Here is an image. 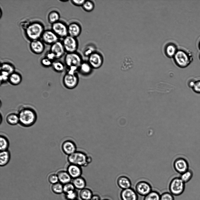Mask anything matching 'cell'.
Instances as JSON below:
<instances>
[{"mask_svg": "<svg viewBox=\"0 0 200 200\" xmlns=\"http://www.w3.org/2000/svg\"><path fill=\"white\" fill-rule=\"evenodd\" d=\"M18 113L19 123L23 127L31 126L35 124L37 120L36 112L33 108L29 106L22 107L20 109Z\"/></svg>", "mask_w": 200, "mask_h": 200, "instance_id": "1", "label": "cell"}, {"mask_svg": "<svg viewBox=\"0 0 200 200\" xmlns=\"http://www.w3.org/2000/svg\"><path fill=\"white\" fill-rule=\"evenodd\" d=\"M44 30L42 24L37 22L30 23L25 30L26 36L31 41L39 40Z\"/></svg>", "mask_w": 200, "mask_h": 200, "instance_id": "2", "label": "cell"}, {"mask_svg": "<svg viewBox=\"0 0 200 200\" xmlns=\"http://www.w3.org/2000/svg\"><path fill=\"white\" fill-rule=\"evenodd\" d=\"M67 160L69 164H73L81 167H86L92 161V158L85 153L77 151L68 156Z\"/></svg>", "mask_w": 200, "mask_h": 200, "instance_id": "3", "label": "cell"}, {"mask_svg": "<svg viewBox=\"0 0 200 200\" xmlns=\"http://www.w3.org/2000/svg\"><path fill=\"white\" fill-rule=\"evenodd\" d=\"M64 61L67 70L76 72L78 71L83 61L81 56L76 52L67 53L65 56Z\"/></svg>", "mask_w": 200, "mask_h": 200, "instance_id": "4", "label": "cell"}, {"mask_svg": "<svg viewBox=\"0 0 200 200\" xmlns=\"http://www.w3.org/2000/svg\"><path fill=\"white\" fill-rule=\"evenodd\" d=\"M173 57L175 64L180 68L186 67L192 61L190 54L182 49L177 50Z\"/></svg>", "mask_w": 200, "mask_h": 200, "instance_id": "5", "label": "cell"}, {"mask_svg": "<svg viewBox=\"0 0 200 200\" xmlns=\"http://www.w3.org/2000/svg\"><path fill=\"white\" fill-rule=\"evenodd\" d=\"M64 87L69 89L75 88L78 85L79 78L77 72L67 70L62 80Z\"/></svg>", "mask_w": 200, "mask_h": 200, "instance_id": "6", "label": "cell"}, {"mask_svg": "<svg viewBox=\"0 0 200 200\" xmlns=\"http://www.w3.org/2000/svg\"><path fill=\"white\" fill-rule=\"evenodd\" d=\"M185 184L180 177L173 178L171 180L169 185L170 192L175 196L182 194L185 190Z\"/></svg>", "mask_w": 200, "mask_h": 200, "instance_id": "7", "label": "cell"}, {"mask_svg": "<svg viewBox=\"0 0 200 200\" xmlns=\"http://www.w3.org/2000/svg\"><path fill=\"white\" fill-rule=\"evenodd\" d=\"M62 43L67 53L76 52L78 42L76 38L68 35L63 38Z\"/></svg>", "mask_w": 200, "mask_h": 200, "instance_id": "8", "label": "cell"}, {"mask_svg": "<svg viewBox=\"0 0 200 200\" xmlns=\"http://www.w3.org/2000/svg\"><path fill=\"white\" fill-rule=\"evenodd\" d=\"M51 30L59 38H64L68 35V26L60 21L52 24Z\"/></svg>", "mask_w": 200, "mask_h": 200, "instance_id": "9", "label": "cell"}, {"mask_svg": "<svg viewBox=\"0 0 200 200\" xmlns=\"http://www.w3.org/2000/svg\"><path fill=\"white\" fill-rule=\"evenodd\" d=\"M135 189L139 195L145 196L153 190V188L151 185L148 182L141 180L136 183Z\"/></svg>", "mask_w": 200, "mask_h": 200, "instance_id": "10", "label": "cell"}, {"mask_svg": "<svg viewBox=\"0 0 200 200\" xmlns=\"http://www.w3.org/2000/svg\"><path fill=\"white\" fill-rule=\"evenodd\" d=\"M88 62L93 69H98L102 65L103 58L100 53L94 52L88 56Z\"/></svg>", "mask_w": 200, "mask_h": 200, "instance_id": "11", "label": "cell"}, {"mask_svg": "<svg viewBox=\"0 0 200 200\" xmlns=\"http://www.w3.org/2000/svg\"><path fill=\"white\" fill-rule=\"evenodd\" d=\"M173 167L175 171L180 174L189 170V165L187 161L182 157L178 158L174 160Z\"/></svg>", "mask_w": 200, "mask_h": 200, "instance_id": "12", "label": "cell"}, {"mask_svg": "<svg viewBox=\"0 0 200 200\" xmlns=\"http://www.w3.org/2000/svg\"><path fill=\"white\" fill-rule=\"evenodd\" d=\"M41 38L43 43L52 45L59 40V37L51 30H45Z\"/></svg>", "mask_w": 200, "mask_h": 200, "instance_id": "13", "label": "cell"}, {"mask_svg": "<svg viewBox=\"0 0 200 200\" xmlns=\"http://www.w3.org/2000/svg\"><path fill=\"white\" fill-rule=\"evenodd\" d=\"M120 196L122 200H138V194L132 187L122 189Z\"/></svg>", "mask_w": 200, "mask_h": 200, "instance_id": "14", "label": "cell"}, {"mask_svg": "<svg viewBox=\"0 0 200 200\" xmlns=\"http://www.w3.org/2000/svg\"><path fill=\"white\" fill-rule=\"evenodd\" d=\"M50 51L55 55L56 59L61 57L66 52L62 42L59 41L51 45Z\"/></svg>", "mask_w": 200, "mask_h": 200, "instance_id": "15", "label": "cell"}, {"mask_svg": "<svg viewBox=\"0 0 200 200\" xmlns=\"http://www.w3.org/2000/svg\"><path fill=\"white\" fill-rule=\"evenodd\" d=\"M61 149L63 152L68 156L77 151L76 145L73 141L67 140L64 141L61 145Z\"/></svg>", "mask_w": 200, "mask_h": 200, "instance_id": "16", "label": "cell"}, {"mask_svg": "<svg viewBox=\"0 0 200 200\" xmlns=\"http://www.w3.org/2000/svg\"><path fill=\"white\" fill-rule=\"evenodd\" d=\"M30 47L31 51L36 54H40L44 50L45 46L43 42L37 40L31 41Z\"/></svg>", "mask_w": 200, "mask_h": 200, "instance_id": "17", "label": "cell"}, {"mask_svg": "<svg viewBox=\"0 0 200 200\" xmlns=\"http://www.w3.org/2000/svg\"><path fill=\"white\" fill-rule=\"evenodd\" d=\"M116 182L118 187L122 189L131 188L132 185L131 179L124 175H121L118 177Z\"/></svg>", "mask_w": 200, "mask_h": 200, "instance_id": "18", "label": "cell"}, {"mask_svg": "<svg viewBox=\"0 0 200 200\" xmlns=\"http://www.w3.org/2000/svg\"><path fill=\"white\" fill-rule=\"evenodd\" d=\"M66 171L72 179L81 176L82 174V167L73 164H69Z\"/></svg>", "mask_w": 200, "mask_h": 200, "instance_id": "19", "label": "cell"}, {"mask_svg": "<svg viewBox=\"0 0 200 200\" xmlns=\"http://www.w3.org/2000/svg\"><path fill=\"white\" fill-rule=\"evenodd\" d=\"M68 35L76 38L81 34V28L78 23L73 22L70 23L68 25Z\"/></svg>", "mask_w": 200, "mask_h": 200, "instance_id": "20", "label": "cell"}, {"mask_svg": "<svg viewBox=\"0 0 200 200\" xmlns=\"http://www.w3.org/2000/svg\"><path fill=\"white\" fill-rule=\"evenodd\" d=\"M93 68L87 61H83L78 70V72L81 75L87 76L92 72Z\"/></svg>", "mask_w": 200, "mask_h": 200, "instance_id": "21", "label": "cell"}, {"mask_svg": "<svg viewBox=\"0 0 200 200\" xmlns=\"http://www.w3.org/2000/svg\"><path fill=\"white\" fill-rule=\"evenodd\" d=\"M59 181L64 184L71 182L72 179L67 171L64 170L59 171L57 174Z\"/></svg>", "mask_w": 200, "mask_h": 200, "instance_id": "22", "label": "cell"}, {"mask_svg": "<svg viewBox=\"0 0 200 200\" xmlns=\"http://www.w3.org/2000/svg\"><path fill=\"white\" fill-rule=\"evenodd\" d=\"M22 80L21 74L15 71L9 76L8 82L11 85L16 86L20 84Z\"/></svg>", "mask_w": 200, "mask_h": 200, "instance_id": "23", "label": "cell"}, {"mask_svg": "<svg viewBox=\"0 0 200 200\" xmlns=\"http://www.w3.org/2000/svg\"><path fill=\"white\" fill-rule=\"evenodd\" d=\"M6 120L9 124L14 125L19 123V117L18 113L11 112L6 115Z\"/></svg>", "mask_w": 200, "mask_h": 200, "instance_id": "24", "label": "cell"}, {"mask_svg": "<svg viewBox=\"0 0 200 200\" xmlns=\"http://www.w3.org/2000/svg\"><path fill=\"white\" fill-rule=\"evenodd\" d=\"M71 182L76 189L80 190L85 188L86 185L85 179L81 176L72 179Z\"/></svg>", "mask_w": 200, "mask_h": 200, "instance_id": "25", "label": "cell"}, {"mask_svg": "<svg viewBox=\"0 0 200 200\" xmlns=\"http://www.w3.org/2000/svg\"><path fill=\"white\" fill-rule=\"evenodd\" d=\"M10 153L8 150L1 151L0 153V165L3 166L7 165L10 158Z\"/></svg>", "mask_w": 200, "mask_h": 200, "instance_id": "26", "label": "cell"}, {"mask_svg": "<svg viewBox=\"0 0 200 200\" xmlns=\"http://www.w3.org/2000/svg\"><path fill=\"white\" fill-rule=\"evenodd\" d=\"M93 195L92 190L86 187L81 190L79 193V197L82 200H90Z\"/></svg>", "mask_w": 200, "mask_h": 200, "instance_id": "27", "label": "cell"}, {"mask_svg": "<svg viewBox=\"0 0 200 200\" xmlns=\"http://www.w3.org/2000/svg\"><path fill=\"white\" fill-rule=\"evenodd\" d=\"M176 46L172 43L167 45L165 48V52L166 56L169 57H174L177 51Z\"/></svg>", "mask_w": 200, "mask_h": 200, "instance_id": "28", "label": "cell"}, {"mask_svg": "<svg viewBox=\"0 0 200 200\" xmlns=\"http://www.w3.org/2000/svg\"><path fill=\"white\" fill-rule=\"evenodd\" d=\"M1 70L7 72L10 74L15 71V67L11 64L4 62L1 63L0 66Z\"/></svg>", "mask_w": 200, "mask_h": 200, "instance_id": "29", "label": "cell"}, {"mask_svg": "<svg viewBox=\"0 0 200 200\" xmlns=\"http://www.w3.org/2000/svg\"><path fill=\"white\" fill-rule=\"evenodd\" d=\"M60 15L55 11H51L48 14V19L49 22L52 24L59 21Z\"/></svg>", "mask_w": 200, "mask_h": 200, "instance_id": "30", "label": "cell"}, {"mask_svg": "<svg viewBox=\"0 0 200 200\" xmlns=\"http://www.w3.org/2000/svg\"><path fill=\"white\" fill-rule=\"evenodd\" d=\"M52 66L55 71L59 73L63 71L65 68V65L59 61H53Z\"/></svg>", "mask_w": 200, "mask_h": 200, "instance_id": "31", "label": "cell"}, {"mask_svg": "<svg viewBox=\"0 0 200 200\" xmlns=\"http://www.w3.org/2000/svg\"><path fill=\"white\" fill-rule=\"evenodd\" d=\"M160 195L158 192L152 190L144 196V200H160Z\"/></svg>", "mask_w": 200, "mask_h": 200, "instance_id": "32", "label": "cell"}, {"mask_svg": "<svg viewBox=\"0 0 200 200\" xmlns=\"http://www.w3.org/2000/svg\"><path fill=\"white\" fill-rule=\"evenodd\" d=\"M180 175V178L186 184L189 182L192 179L193 176V173L192 171L189 170Z\"/></svg>", "mask_w": 200, "mask_h": 200, "instance_id": "33", "label": "cell"}, {"mask_svg": "<svg viewBox=\"0 0 200 200\" xmlns=\"http://www.w3.org/2000/svg\"><path fill=\"white\" fill-rule=\"evenodd\" d=\"M9 146V142L8 139L3 135L0 137V149L1 151L8 150Z\"/></svg>", "mask_w": 200, "mask_h": 200, "instance_id": "34", "label": "cell"}, {"mask_svg": "<svg viewBox=\"0 0 200 200\" xmlns=\"http://www.w3.org/2000/svg\"><path fill=\"white\" fill-rule=\"evenodd\" d=\"M94 6V3L90 0H86L82 6L83 9L87 12H90L93 11Z\"/></svg>", "mask_w": 200, "mask_h": 200, "instance_id": "35", "label": "cell"}, {"mask_svg": "<svg viewBox=\"0 0 200 200\" xmlns=\"http://www.w3.org/2000/svg\"><path fill=\"white\" fill-rule=\"evenodd\" d=\"M52 189L55 193L61 194L63 192V186L61 183L57 182L52 185Z\"/></svg>", "mask_w": 200, "mask_h": 200, "instance_id": "36", "label": "cell"}, {"mask_svg": "<svg viewBox=\"0 0 200 200\" xmlns=\"http://www.w3.org/2000/svg\"><path fill=\"white\" fill-rule=\"evenodd\" d=\"M76 189L71 182H70L63 185V192L66 194L74 191Z\"/></svg>", "mask_w": 200, "mask_h": 200, "instance_id": "37", "label": "cell"}, {"mask_svg": "<svg viewBox=\"0 0 200 200\" xmlns=\"http://www.w3.org/2000/svg\"><path fill=\"white\" fill-rule=\"evenodd\" d=\"M65 195L67 200L77 199L78 196V192L76 190L71 192Z\"/></svg>", "mask_w": 200, "mask_h": 200, "instance_id": "38", "label": "cell"}, {"mask_svg": "<svg viewBox=\"0 0 200 200\" xmlns=\"http://www.w3.org/2000/svg\"><path fill=\"white\" fill-rule=\"evenodd\" d=\"M133 61L131 58L129 57H127L124 60V65L125 69L131 68L133 65Z\"/></svg>", "mask_w": 200, "mask_h": 200, "instance_id": "39", "label": "cell"}, {"mask_svg": "<svg viewBox=\"0 0 200 200\" xmlns=\"http://www.w3.org/2000/svg\"><path fill=\"white\" fill-rule=\"evenodd\" d=\"M10 74L7 72L1 71V74L0 76L1 84L4 83L7 81H8Z\"/></svg>", "mask_w": 200, "mask_h": 200, "instance_id": "40", "label": "cell"}, {"mask_svg": "<svg viewBox=\"0 0 200 200\" xmlns=\"http://www.w3.org/2000/svg\"><path fill=\"white\" fill-rule=\"evenodd\" d=\"M48 180L50 183L53 184L58 182L59 179L57 175L55 173L50 174L48 176Z\"/></svg>", "mask_w": 200, "mask_h": 200, "instance_id": "41", "label": "cell"}, {"mask_svg": "<svg viewBox=\"0 0 200 200\" xmlns=\"http://www.w3.org/2000/svg\"><path fill=\"white\" fill-rule=\"evenodd\" d=\"M40 62L43 66L49 67L52 66L53 61L45 57L41 59Z\"/></svg>", "mask_w": 200, "mask_h": 200, "instance_id": "42", "label": "cell"}, {"mask_svg": "<svg viewBox=\"0 0 200 200\" xmlns=\"http://www.w3.org/2000/svg\"><path fill=\"white\" fill-rule=\"evenodd\" d=\"M192 89L195 93H200V80L195 81L194 85Z\"/></svg>", "mask_w": 200, "mask_h": 200, "instance_id": "43", "label": "cell"}, {"mask_svg": "<svg viewBox=\"0 0 200 200\" xmlns=\"http://www.w3.org/2000/svg\"><path fill=\"white\" fill-rule=\"evenodd\" d=\"M45 57L52 61L56 59L55 55L50 51L47 53Z\"/></svg>", "mask_w": 200, "mask_h": 200, "instance_id": "44", "label": "cell"}, {"mask_svg": "<svg viewBox=\"0 0 200 200\" xmlns=\"http://www.w3.org/2000/svg\"><path fill=\"white\" fill-rule=\"evenodd\" d=\"M85 0H72L71 3L74 5L78 6H82L85 1Z\"/></svg>", "mask_w": 200, "mask_h": 200, "instance_id": "45", "label": "cell"}, {"mask_svg": "<svg viewBox=\"0 0 200 200\" xmlns=\"http://www.w3.org/2000/svg\"><path fill=\"white\" fill-rule=\"evenodd\" d=\"M195 82V81L193 80H189L188 83V86L192 89L194 85Z\"/></svg>", "mask_w": 200, "mask_h": 200, "instance_id": "46", "label": "cell"}, {"mask_svg": "<svg viewBox=\"0 0 200 200\" xmlns=\"http://www.w3.org/2000/svg\"><path fill=\"white\" fill-rule=\"evenodd\" d=\"M90 200H101L100 196L98 194H93Z\"/></svg>", "mask_w": 200, "mask_h": 200, "instance_id": "47", "label": "cell"}, {"mask_svg": "<svg viewBox=\"0 0 200 200\" xmlns=\"http://www.w3.org/2000/svg\"><path fill=\"white\" fill-rule=\"evenodd\" d=\"M101 200H110L109 199H102Z\"/></svg>", "mask_w": 200, "mask_h": 200, "instance_id": "48", "label": "cell"}, {"mask_svg": "<svg viewBox=\"0 0 200 200\" xmlns=\"http://www.w3.org/2000/svg\"><path fill=\"white\" fill-rule=\"evenodd\" d=\"M199 49H200V41L199 42Z\"/></svg>", "mask_w": 200, "mask_h": 200, "instance_id": "49", "label": "cell"}, {"mask_svg": "<svg viewBox=\"0 0 200 200\" xmlns=\"http://www.w3.org/2000/svg\"><path fill=\"white\" fill-rule=\"evenodd\" d=\"M78 200L77 199H75V200Z\"/></svg>", "mask_w": 200, "mask_h": 200, "instance_id": "50", "label": "cell"}, {"mask_svg": "<svg viewBox=\"0 0 200 200\" xmlns=\"http://www.w3.org/2000/svg\"><path fill=\"white\" fill-rule=\"evenodd\" d=\"M199 59H200V55H199Z\"/></svg>", "mask_w": 200, "mask_h": 200, "instance_id": "51", "label": "cell"}]
</instances>
